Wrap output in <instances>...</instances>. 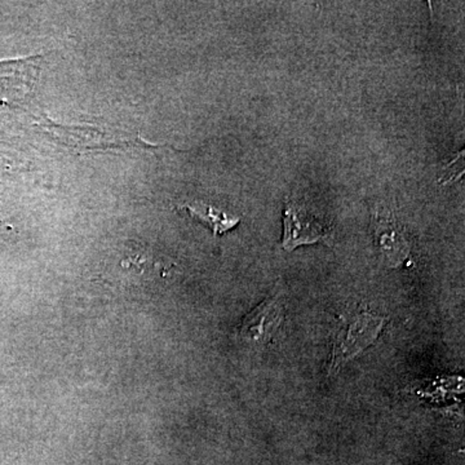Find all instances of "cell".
Segmentation results:
<instances>
[{
    "label": "cell",
    "mask_w": 465,
    "mask_h": 465,
    "mask_svg": "<svg viewBox=\"0 0 465 465\" xmlns=\"http://www.w3.org/2000/svg\"><path fill=\"white\" fill-rule=\"evenodd\" d=\"M179 210L188 211L189 215L194 217L202 224L208 226L213 235L224 234L225 232L231 231L240 223L238 217L226 216L223 211L217 210L210 204L202 203V202L183 204L179 207Z\"/></svg>",
    "instance_id": "8992f818"
},
{
    "label": "cell",
    "mask_w": 465,
    "mask_h": 465,
    "mask_svg": "<svg viewBox=\"0 0 465 465\" xmlns=\"http://www.w3.org/2000/svg\"><path fill=\"white\" fill-rule=\"evenodd\" d=\"M283 321V308L275 299H268L251 311L238 327L242 341L264 345L273 341Z\"/></svg>",
    "instance_id": "277c9868"
},
{
    "label": "cell",
    "mask_w": 465,
    "mask_h": 465,
    "mask_svg": "<svg viewBox=\"0 0 465 465\" xmlns=\"http://www.w3.org/2000/svg\"><path fill=\"white\" fill-rule=\"evenodd\" d=\"M317 242L332 246V229L307 211L287 202L283 213V249L293 251L302 244H313Z\"/></svg>",
    "instance_id": "3957f363"
},
{
    "label": "cell",
    "mask_w": 465,
    "mask_h": 465,
    "mask_svg": "<svg viewBox=\"0 0 465 465\" xmlns=\"http://www.w3.org/2000/svg\"><path fill=\"white\" fill-rule=\"evenodd\" d=\"M385 321L384 317L376 316L369 311H360L342 318L333 342L330 372L336 374L345 363L371 345L378 339Z\"/></svg>",
    "instance_id": "6da1fadb"
},
{
    "label": "cell",
    "mask_w": 465,
    "mask_h": 465,
    "mask_svg": "<svg viewBox=\"0 0 465 465\" xmlns=\"http://www.w3.org/2000/svg\"><path fill=\"white\" fill-rule=\"evenodd\" d=\"M42 54L0 61V106L20 108L35 92Z\"/></svg>",
    "instance_id": "7a4b0ae2"
},
{
    "label": "cell",
    "mask_w": 465,
    "mask_h": 465,
    "mask_svg": "<svg viewBox=\"0 0 465 465\" xmlns=\"http://www.w3.org/2000/svg\"><path fill=\"white\" fill-rule=\"evenodd\" d=\"M374 226L379 247L391 266H399L410 253L409 244L400 232V226L390 215L382 216L381 213H374Z\"/></svg>",
    "instance_id": "5b68a950"
}]
</instances>
